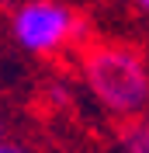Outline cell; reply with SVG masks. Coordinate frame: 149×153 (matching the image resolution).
<instances>
[{"mask_svg":"<svg viewBox=\"0 0 149 153\" xmlns=\"http://www.w3.org/2000/svg\"><path fill=\"white\" fill-rule=\"evenodd\" d=\"M80 73L90 94L114 118L135 122L149 115V63L121 42H94L80 56Z\"/></svg>","mask_w":149,"mask_h":153,"instance_id":"cell-1","label":"cell"},{"mask_svg":"<svg viewBox=\"0 0 149 153\" xmlns=\"http://www.w3.org/2000/svg\"><path fill=\"white\" fill-rule=\"evenodd\" d=\"M10 35L24 52L49 56L69 38H83V21H76L73 10L56 0H24L10 18Z\"/></svg>","mask_w":149,"mask_h":153,"instance_id":"cell-2","label":"cell"},{"mask_svg":"<svg viewBox=\"0 0 149 153\" xmlns=\"http://www.w3.org/2000/svg\"><path fill=\"white\" fill-rule=\"evenodd\" d=\"M121 146H125V153H149V136L142 118L121 125Z\"/></svg>","mask_w":149,"mask_h":153,"instance_id":"cell-3","label":"cell"},{"mask_svg":"<svg viewBox=\"0 0 149 153\" xmlns=\"http://www.w3.org/2000/svg\"><path fill=\"white\" fill-rule=\"evenodd\" d=\"M0 153H31V150L18 139H0Z\"/></svg>","mask_w":149,"mask_h":153,"instance_id":"cell-4","label":"cell"},{"mask_svg":"<svg viewBox=\"0 0 149 153\" xmlns=\"http://www.w3.org/2000/svg\"><path fill=\"white\" fill-rule=\"evenodd\" d=\"M132 4H135V7H139L142 14H146V18H149V0H132Z\"/></svg>","mask_w":149,"mask_h":153,"instance_id":"cell-5","label":"cell"},{"mask_svg":"<svg viewBox=\"0 0 149 153\" xmlns=\"http://www.w3.org/2000/svg\"><path fill=\"white\" fill-rule=\"evenodd\" d=\"M142 122H146V136H149V115H146V118H142Z\"/></svg>","mask_w":149,"mask_h":153,"instance_id":"cell-6","label":"cell"}]
</instances>
